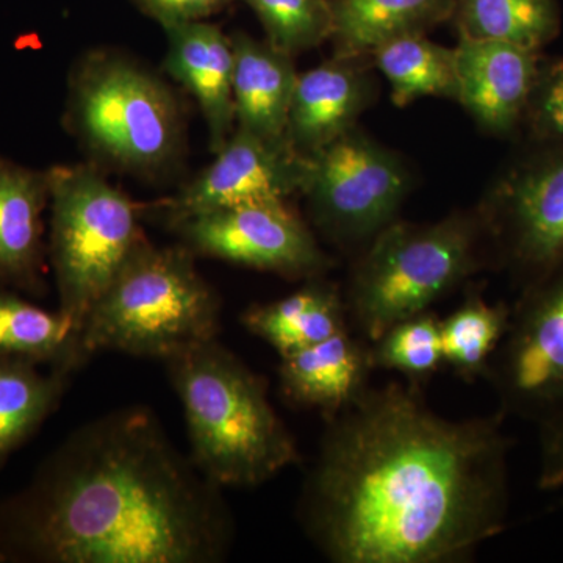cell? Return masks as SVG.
I'll use <instances>...</instances> for the list:
<instances>
[{
	"label": "cell",
	"mask_w": 563,
	"mask_h": 563,
	"mask_svg": "<svg viewBox=\"0 0 563 563\" xmlns=\"http://www.w3.org/2000/svg\"><path fill=\"white\" fill-rule=\"evenodd\" d=\"M506 415L451 420L412 384L366 387L325 420L299 520L335 563H454L506 528Z\"/></svg>",
	"instance_id": "1"
},
{
	"label": "cell",
	"mask_w": 563,
	"mask_h": 563,
	"mask_svg": "<svg viewBox=\"0 0 563 563\" xmlns=\"http://www.w3.org/2000/svg\"><path fill=\"white\" fill-rule=\"evenodd\" d=\"M233 537L222 488L147 407L81 426L0 501V562L217 563Z\"/></svg>",
	"instance_id": "2"
},
{
	"label": "cell",
	"mask_w": 563,
	"mask_h": 563,
	"mask_svg": "<svg viewBox=\"0 0 563 563\" xmlns=\"http://www.w3.org/2000/svg\"><path fill=\"white\" fill-rule=\"evenodd\" d=\"M165 363L184 406L191 461L211 483L258 487L299 462L265 380L217 339Z\"/></svg>",
	"instance_id": "3"
},
{
	"label": "cell",
	"mask_w": 563,
	"mask_h": 563,
	"mask_svg": "<svg viewBox=\"0 0 563 563\" xmlns=\"http://www.w3.org/2000/svg\"><path fill=\"white\" fill-rule=\"evenodd\" d=\"M220 313V296L187 246L140 240L81 324V362L102 351L168 361L217 339Z\"/></svg>",
	"instance_id": "4"
},
{
	"label": "cell",
	"mask_w": 563,
	"mask_h": 563,
	"mask_svg": "<svg viewBox=\"0 0 563 563\" xmlns=\"http://www.w3.org/2000/svg\"><path fill=\"white\" fill-rule=\"evenodd\" d=\"M492 263L479 210L429 224L393 221L363 247L344 292L347 320L372 344Z\"/></svg>",
	"instance_id": "5"
},
{
	"label": "cell",
	"mask_w": 563,
	"mask_h": 563,
	"mask_svg": "<svg viewBox=\"0 0 563 563\" xmlns=\"http://www.w3.org/2000/svg\"><path fill=\"white\" fill-rule=\"evenodd\" d=\"M47 173L58 312L79 335L91 307L144 235L135 203L95 168L54 166Z\"/></svg>",
	"instance_id": "6"
},
{
	"label": "cell",
	"mask_w": 563,
	"mask_h": 563,
	"mask_svg": "<svg viewBox=\"0 0 563 563\" xmlns=\"http://www.w3.org/2000/svg\"><path fill=\"white\" fill-rule=\"evenodd\" d=\"M69 109L81 140L121 168L158 172L180 152L184 128L173 92L120 55L81 63L70 80Z\"/></svg>",
	"instance_id": "7"
},
{
	"label": "cell",
	"mask_w": 563,
	"mask_h": 563,
	"mask_svg": "<svg viewBox=\"0 0 563 563\" xmlns=\"http://www.w3.org/2000/svg\"><path fill=\"white\" fill-rule=\"evenodd\" d=\"M521 141L479 213L493 266L523 290L563 266V141Z\"/></svg>",
	"instance_id": "8"
},
{
	"label": "cell",
	"mask_w": 563,
	"mask_h": 563,
	"mask_svg": "<svg viewBox=\"0 0 563 563\" xmlns=\"http://www.w3.org/2000/svg\"><path fill=\"white\" fill-rule=\"evenodd\" d=\"M412 176L396 152L354 128L309 155L302 195L322 235L336 246H366L398 220Z\"/></svg>",
	"instance_id": "9"
},
{
	"label": "cell",
	"mask_w": 563,
	"mask_h": 563,
	"mask_svg": "<svg viewBox=\"0 0 563 563\" xmlns=\"http://www.w3.org/2000/svg\"><path fill=\"white\" fill-rule=\"evenodd\" d=\"M504 415L537 424L563 410V266L521 290L485 376Z\"/></svg>",
	"instance_id": "10"
},
{
	"label": "cell",
	"mask_w": 563,
	"mask_h": 563,
	"mask_svg": "<svg viewBox=\"0 0 563 563\" xmlns=\"http://www.w3.org/2000/svg\"><path fill=\"white\" fill-rule=\"evenodd\" d=\"M192 254L313 279L328 272V255L287 201L250 203L198 214L173 225Z\"/></svg>",
	"instance_id": "11"
},
{
	"label": "cell",
	"mask_w": 563,
	"mask_h": 563,
	"mask_svg": "<svg viewBox=\"0 0 563 563\" xmlns=\"http://www.w3.org/2000/svg\"><path fill=\"white\" fill-rule=\"evenodd\" d=\"M309 157L284 140H269L235 128L209 168L163 206L169 225L210 211L287 201L302 192Z\"/></svg>",
	"instance_id": "12"
},
{
	"label": "cell",
	"mask_w": 563,
	"mask_h": 563,
	"mask_svg": "<svg viewBox=\"0 0 563 563\" xmlns=\"http://www.w3.org/2000/svg\"><path fill=\"white\" fill-rule=\"evenodd\" d=\"M454 51L455 102L490 135L521 136L542 51L501 41L470 38H459Z\"/></svg>",
	"instance_id": "13"
},
{
	"label": "cell",
	"mask_w": 563,
	"mask_h": 563,
	"mask_svg": "<svg viewBox=\"0 0 563 563\" xmlns=\"http://www.w3.org/2000/svg\"><path fill=\"white\" fill-rule=\"evenodd\" d=\"M372 66V57L333 55L299 74L285 132L299 154L309 157L357 128L377 95Z\"/></svg>",
	"instance_id": "14"
},
{
	"label": "cell",
	"mask_w": 563,
	"mask_h": 563,
	"mask_svg": "<svg viewBox=\"0 0 563 563\" xmlns=\"http://www.w3.org/2000/svg\"><path fill=\"white\" fill-rule=\"evenodd\" d=\"M49 173L0 157V290L43 296Z\"/></svg>",
	"instance_id": "15"
},
{
	"label": "cell",
	"mask_w": 563,
	"mask_h": 563,
	"mask_svg": "<svg viewBox=\"0 0 563 563\" xmlns=\"http://www.w3.org/2000/svg\"><path fill=\"white\" fill-rule=\"evenodd\" d=\"M165 32V68L195 96L209 129L210 150L217 154L235 129L232 40L203 21L169 25Z\"/></svg>",
	"instance_id": "16"
},
{
	"label": "cell",
	"mask_w": 563,
	"mask_h": 563,
	"mask_svg": "<svg viewBox=\"0 0 563 563\" xmlns=\"http://www.w3.org/2000/svg\"><path fill=\"white\" fill-rule=\"evenodd\" d=\"M369 344L354 339L351 329L282 355L279 380L285 398L318 410L324 420L342 412L366 387Z\"/></svg>",
	"instance_id": "17"
},
{
	"label": "cell",
	"mask_w": 563,
	"mask_h": 563,
	"mask_svg": "<svg viewBox=\"0 0 563 563\" xmlns=\"http://www.w3.org/2000/svg\"><path fill=\"white\" fill-rule=\"evenodd\" d=\"M231 40L235 128L284 140L299 76L291 55L244 33Z\"/></svg>",
	"instance_id": "18"
},
{
	"label": "cell",
	"mask_w": 563,
	"mask_h": 563,
	"mask_svg": "<svg viewBox=\"0 0 563 563\" xmlns=\"http://www.w3.org/2000/svg\"><path fill=\"white\" fill-rule=\"evenodd\" d=\"M335 55L369 57L388 41L453 20L455 0H329Z\"/></svg>",
	"instance_id": "19"
},
{
	"label": "cell",
	"mask_w": 563,
	"mask_h": 563,
	"mask_svg": "<svg viewBox=\"0 0 563 563\" xmlns=\"http://www.w3.org/2000/svg\"><path fill=\"white\" fill-rule=\"evenodd\" d=\"M242 322L280 357L350 328L343 292L321 277L309 279L301 290L279 301L250 307Z\"/></svg>",
	"instance_id": "20"
},
{
	"label": "cell",
	"mask_w": 563,
	"mask_h": 563,
	"mask_svg": "<svg viewBox=\"0 0 563 563\" xmlns=\"http://www.w3.org/2000/svg\"><path fill=\"white\" fill-rule=\"evenodd\" d=\"M73 372L0 358V466L38 431L68 390Z\"/></svg>",
	"instance_id": "21"
},
{
	"label": "cell",
	"mask_w": 563,
	"mask_h": 563,
	"mask_svg": "<svg viewBox=\"0 0 563 563\" xmlns=\"http://www.w3.org/2000/svg\"><path fill=\"white\" fill-rule=\"evenodd\" d=\"M0 358L73 373L84 366L79 335L60 312H47L7 290H0Z\"/></svg>",
	"instance_id": "22"
},
{
	"label": "cell",
	"mask_w": 563,
	"mask_h": 563,
	"mask_svg": "<svg viewBox=\"0 0 563 563\" xmlns=\"http://www.w3.org/2000/svg\"><path fill=\"white\" fill-rule=\"evenodd\" d=\"M459 38L501 41L542 51L562 31L558 0H455Z\"/></svg>",
	"instance_id": "23"
},
{
	"label": "cell",
	"mask_w": 563,
	"mask_h": 563,
	"mask_svg": "<svg viewBox=\"0 0 563 563\" xmlns=\"http://www.w3.org/2000/svg\"><path fill=\"white\" fill-rule=\"evenodd\" d=\"M373 66L387 79L391 101L406 107L422 98L457 96L455 51L433 43L426 35L401 36L377 47Z\"/></svg>",
	"instance_id": "24"
},
{
	"label": "cell",
	"mask_w": 563,
	"mask_h": 563,
	"mask_svg": "<svg viewBox=\"0 0 563 563\" xmlns=\"http://www.w3.org/2000/svg\"><path fill=\"white\" fill-rule=\"evenodd\" d=\"M512 307L485 301L472 292L450 317L440 320L443 365L462 379L485 376L493 355L509 329Z\"/></svg>",
	"instance_id": "25"
},
{
	"label": "cell",
	"mask_w": 563,
	"mask_h": 563,
	"mask_svg": "<svg viewBox=\"0 0 563 563\" xmlns=\"http://www.w3.org/2000/svg\"><path fill=\"white\" fill-rule=\"evenodd\" d=\"M369 362L373 369L402 374L409 384L426 383L443 365L439 318L428 310L396 322L369 344Z\"/></svg>",
	"instance_id": "26"
},
{
	"label": "cell",
	"mask_w": 563,
	"mask_h": 563,
	"mask_svg": "<svg viewBox=\"0 0 563 563\" xmlns=\"http://www.w3.org/2000/svg\"><path fill=\"white\" fill-rule=\"evenodd\" d=\"M257 14L268 43L296 55L331 40L333 18L329 0H243Z\"/></svg>",
	"instance_id": "27"
},
{
	"label": "cell",
	"mask_w": 563,
	"mask_h": 563,
	"mask_svg": "<svg viewBox=\"0 0 563 563\" xmlns=\"http://www.w3.org/2000/svg\"><path fill=\"white\" fill-rule=\"evenodd\" d=\"M521 139L563 141V57H542L529 98Z\"/></svg>",
	"instance_id": "28"
},
{
	"label": "cell",
	"mask_w": 563,
	"mask_h": 563,
	"mask_svg": "<svg viewBox=\"0 0 563 563\" xmlns=\"http://www.w3.org/2000/svg\"><path fill=\"white\" fill-rule=\"evenodd\" d=\"M539 488L563 490V410L540 422Z\"/></svg>",
	"instance_id": "29"
},
{
	"label": "cell",
	"mask_w": 563,
	"mask_h": 563,
	"mask_svg": "<svg viewBox=\"0 0 563 563\" xmlns=\"http://www.w3.org/2000/svg\"><path fill=\"white\" fill-rule=\"evenodd\" d=\"M144 13L150 14L162 27L206 20L228 7L233 0H135Z\"/></svg>",
	"instance_id": "30"
},
{
	"label": "cell",
	"mask_w": 563,
	"mask_h": 563,
	"mask_svg": "<svg viewBox=\"0 0 563 563\" xmlns=\"http://www.w3.org/2000/svg\"><path fill=\"white\" fill-rule=\"evenodd\" d=\"M561 504H562V506H563V496H562V499H561Z\"/></svg>",
	"instance_id": "31"
}]
</instances>
